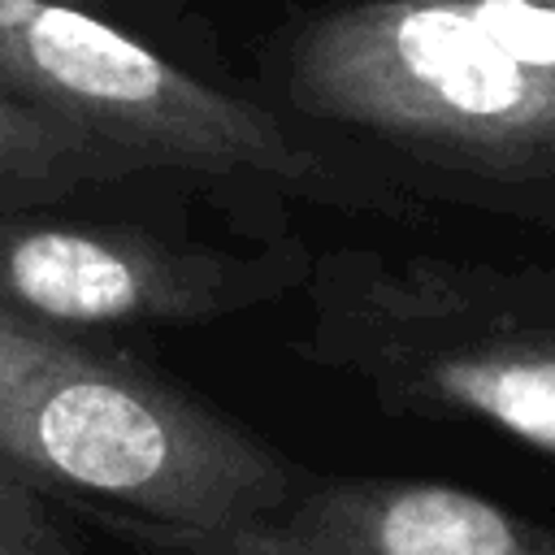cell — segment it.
<instances>
[{
	"instance_id": "cell-1",
	"label": "cell",
	"mask_w": 555,
	"mask_h": 555,
	"mask_svg": "<svg viewBox=\"0 0 555 555\" xmlns=\"http://www.w3.org/2000/svg\"><path fill=\"white\" fill-rule=\"evenodd\" d=\"M0 460L104 533H204L282 507L308 468L126 351L0 304Z\"/></svg>"
},
{
	"instance_id": "cell-2",
	"label": "cell",
	"mask_w": 555,
	"mask_h": 555,
	"mask_svg": "<svg viewBox=\"0 0 555 555\" xmlns=\"http://www.w3.org/2000/svg\"><path fill=\"white\" fill-rule=\"evenodd\" d=\"M291 100L490 178L555 173V9L520 0H360L291 48Z\"/></svg>"
},
{
	"instance_id": "cell-3",
	"label": "cell",
	"mask_w": 555,
	"mask_h": 555,
	"mask_svg": "<svg viewBox=\"0 0 555 555\" xmlns=\"http://www.w3.org/2000/svg\"><path fill=\"white\" fill-rule=\"evenodd\" d=\"M0 82L121 152L134 169L182 165L325 186V165L278 117L65 0H0Z\"/></svg>"
},
{
	"instance_id": "cell-4",
	"label": "cell",
	"mask_w": 555,
	"mask_h": 555,
	"mask_svg": "<svg viewBox=\"0 0 555 555\" xmlns=\"http://www.w3.org/2000/svg\"><path fill=\"white\" fill-rule=\"evenodd\" d=\"M256 260L173 247L130 225L0 217V304L61 325H191L273 291Z\"/></svg>"
},
{
	"instance_id": "cell-5",
	"label": "cell",
	"mask_w": 555,
	"mask_h": 555,
	"mask_svg": "<svg viewBox=\"0 0 555 555\" xmlns=\"http://www.w3.org/2000/svg\"><path fill=\"white\" fill-rule=\"evenodd\" d=\"M139 555H555L542 525L429 477H312L273 512L204 533H117Z\"/></svg>"
},
{
	"instance_id": "cell-6",
	"label": "cell",
	"mask_w": 555,
	"mask_h": 555,
	"mask_svg": "<svg viewBox=\"0 0 555 555\" xmlns=\"http://www.w3.org/2000/svg\"><path fill=\"white\" fill-rule=\"evenodd\" d=\"M351 364L399 412L477 421L555 455V325L464 321L451 299L421 295L377 312Z\"/></svg>"
},
{
	"instance_id": "cell-7",
	"label": "cell",
	"mask_w": 555,
	"mask_h": 555,
	"mask_svg": "<svg viewBox=\"0 0 555 555\" xmlns=\"http://www.w3.org/2000/svg\"><path fill=\"white\" fill-rule=\"evenodd\" d=\"M113 173H134V165L0 82V195L69 191L78 182Z\"/></svg>"
},
{
	"instance_id": "cell-8",
	"label": "cell",
	"mask_w": 555,
	"mask_h": 555,
	"mask_svg": "<svg viewBox=\"0 0 555 555\" xmlns=\"http://www.w3.org/2000/svg\"><path fill=\"white\" fill-rule=\"evenodd\" d=\"M0 538L48 551V555H78L82 546L61 529L52 503L35 494L4 460H0Z\"/></svg>"
},
{
	"instance_id": "cell-9",
	"label": "cell",
	"mask_w": 555,
	"mask_h": 555,
	"mask_svg": "<svg viewBox=\"0 0 555 555\" xmlns=\"http://www.w3.org/2000/svg\"><path fill=\"white\" fill-rule=\"evenodd\" d=\"M0 555H48V551H35V546H22V542L0 538ZM78 555H87V551H78Z\"/></svg>"
},
{
	"instance_id": "cell-10",
	"label": "cell",
	"mask_w": 555,
	"mask_h": 555,
	"mask_svg": "<svg viewBox=\"0 0 555 555\" xmlns=\"http://www.w3.org/2000/svg\"><path fill=\"white\" fill-rule=\"evenodd\" d=\"M520 4H546V9H555V0H520Z\"/></svg>"
}]
</instances>
